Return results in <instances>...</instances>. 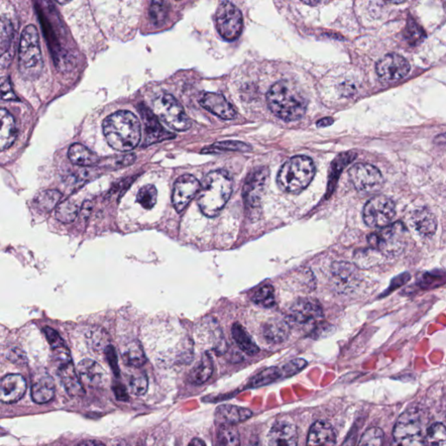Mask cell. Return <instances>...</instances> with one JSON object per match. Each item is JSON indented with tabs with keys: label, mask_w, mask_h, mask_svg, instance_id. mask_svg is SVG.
<instances>
[{
	"label": "cell",
	"mask_w": 446,
	"mask_h": 446,
	"mask_svg": "<svg viewBox=\"0 0 446 446\" xmlns=\"http://www.w3.org/2000/svg\"><path fill=\"white\" fill-rule=\"evenodd\" d=\"M103 133L108 145L114 150L129 152L139 145L142 126L138 118L129 111L116 112L105 119Z\"/></svg>",
	"instance_id": "6da1fadb"
},
{
	"label": "cell",
	"mask_w": 446,
	"mask_h": 446,
	"mask_svg": "<svg viewBox=\"0 0 446 446\" xmlns=\"http://www.w3.org/2000/svg\"><path fill=\"white\" fill-rule=\"evenodd\" d=\"M270 111L285 122H295L304 117L308 102L296 85L280 81L270 88L267 94Z\"/></svg>",
	"instance_id": "7a4b0ae2"
},
{
	"label": "cell",
	"mask_w": 446,
	"mask_h": 446,
	"mask_svg": "<svg viewBox=\"0 0 446 446\" xmlns=\"http://www.w3.org/2000/svg\"><path fill=\"white\" fill-rule=\"evenodd\" d=\"M233 183L227 172H210L204 178L199 192L198 205L200 211L208 218H215L231 198Z\"/></svg>",
	"instance_id": "3957f363"
},
{
	"label": "cell",
	"mask_w": 446,
	"mask_h": 446,
	"mask_svg": "<svg viewBox=\"0 0 446 446\" xmlns=\"http://www.w3.org/2000/svg\"><path fill=\"white\" fill-rule=\"evenodd\" d=\"M315 174V164L310 157L294 156L280 168L277 174V184L285 192L299 193L311 184Z\"/></svg>",
	"instance_id": "277c9868"
},
{
	"label": "cell",
	"mask_w": 446,
	"mask_h": 446,
	"mask_svg": "<svg viewBox=\"0 0 446 446\" xmlns=\"http://www.w3.org/2000/svg\"><path fill=\"white\" fill-rule=\"evenodd\" d=\"M43 66L39 33L34 25H27L21 34L18 49V68L24 78L35 79L40 77Z\"/></svg>",
	"instance_id": "5b68a950"
},
{
	"label": "cell",
	"mask_w": 446,
	"mask_h": 446,
	"mask_svg": "<svg viewBox=\"0 0 446 446\" xmlns=\"http://www.w3.org/2000/svg\"><path fill=\"white\" fill-rule=\"evenodd\" d=\"M406 228L401 222L383 228L368 237L369 245L387 257L397 256L403 252L406 244Z\"/></svg>",
	"instance_id": "8992f818"
},
{
	"label": "cell",
	"mask_w": 446,
	"mask_h": 446,
	"mask_svg": "<svg viewBox=\"0 0 446 446\" xmlns=\"http://www.w3.org/2000/svg\"><path fill=\"white\" fill-rule=\"evenodd\" d=\"M154 113L158 119L175 131H186L189 129L192 122L185 113L179 101L171 94L159 95L154 101Z\"/></svg>",
	"instance_id": "52a82bcc"
},
{
	"label": "cell",
	"mask_w": 446,
	"mask_h": 446,
	"mask_svg": "<svg viewBox=\"0 0 446 446\" xmlns=\"http://www.w3.org/2000/svg\"><path fill=\"white\" fill-rule=\"evenodd\" d=\"M425 439L419 412H404L394 427L393 446H425Z\"/></svg>",
	"instance_id": "ba28073f"
},
{
	"label": "cell",
	"mask_w": 446,
	"mask_h": 446,
	"mask_svg": "<svg viewBox=\"0 0 446 446\" xmlns=\"http://www.w3.org/2000/svg\"><path fill=\"white\" fill-rule=\"evenodd\" d=\"M396 215V205L385 196H377L365 204L363 216L365 222L371 228H383L391 225Z\"/></svg>",
	"instance_id": "9c48e42d"
},
{
	"label": "cell",
	"mask_w": 446,
	"mask_h": 446,
	"mask_svg": "<svg viewBox=\"0 0 446 446\" xmlns=\"http://www.w3.org/2000/svg\"><path fill=\"white\" fill-rule=\"evenodd\" d=\"M216 27L223 39L237 40L243 31V14L231 2H222L216 11Z\"/></svg>",
	"instance_id": "30bf717a"
},
{
	"label": "cell",
	"mask_w": 446,
	"mask_h": 446,
	"mask_svg": "<svg viewBox=\"0 0 446 446\" xmlns=\"http://www.w3.org/2000/svg\"><path fill=\"white\" fill-rule=\"evenodd\" d=\"M349 177L355 189L361 193H373L381 189L383 175L378 168L368 163H358L350 168Z\"/></svg>",
	"instance_id": "8fae6325"
},
{
	"label": "cell",
	"mask_w": 446,
	"mask_h": 446,
	"mask_svg": "<svg viewBox=\"0 0 446 446\" xmlns=\"http://www.w3.org/2000/svg\"><path fill=\"white\" fill-rule=\"evenodd\" d=\"M270 170L267 168H258L248 175L244 186L243 196L248 209H256L261 205L265 193Z\"/></svg>",
	"instance_id": "7c38bea8"
},
{
	"label": "cell",
	"mask_w": 446,
	"mask_h": 446,
	"mask_svg": "<svg viewBox=\"0 0 446 446\" xmlns=\"http://www.w3.org/2000/svg\"><path fill=\"white\" fill-rule=\"evenodd\" d=\"M376 70L379 78L386 82H394L406 77L410 66L404 57L391 53L379 60Z\"/></svg>",
	"instance_id": "4fadbf2b"
},
{
	"label": "cell",
	"mask_w": 446,
	"mask_h": 446,
	"mask_svg": "<svg viewBox=\"0 0 446 446\" xmlns=\"http://www.w3.org/2000/svg\"><path fill=\"white\" fill-rule=\"evenodd\" d=\"M200 184L196 177L191 174L181 175L175 181L172 202L175 210L181 213L189 205L194 196L200 192Z\"/></svg>",
	"instance_id": "5bb4252c"
},
{
	"label": "cell",
	"mask_w": 446,
	"mask_h": 446,
	"mask_svg": "<svg viewBox=\"0 0 446 446\" xmlns=\"http://www.w3.org/2000/svg\"><path fill=\"white\" fill-rule=\"evenodd\" d=\"M324 317L319 302L312 298H300L289 309V317L298 324L317 323Z\"/></svg>",
	"instance_id": "9a60e30c"
},
{
	"label": "cell",
	"mask_w": 446,
	"mask_h": 446,
	"mask_svg": "<svg viewBox=\"0 0 446 446\" xmlns=\"http://www.w3.org/2000/svg\"><path fill=\"white\" fill-rule=\"evenodd\" d=\"M140 113H141L145 127V138L143 146H148L155 144V143L166 141V140L174 138L175 135L168 131L161 125L158 117L148 107L145 106L140 107Z\"/></svg>",
	"instance_id": "2e32d148"
},
{
	"label": "cell",
	"mask_w": 446,
	"mask_h": 446,
	"mask_svg": "<svg viewBox=\"0 0 446 446\" xmlns=\"http://www.w3.org/2000/svg\"><path fill=\"white\" fill-rule=\"evenodd\" d=\"M298 432L294 423L282 420L275 423L267 436V446H298Z\"/></svg>",
	"instance_id": "e0dca14e"
},
{
	"label": "cell",
	"mask_w": 446,
	"mask_h": 446,
	"mask_svg": "<svg viewBox=\"0 0 446 446\" xmlns=\"http://www.w3.org/2000/svg\"><path fill=\"white\" fill-rule=\"evenodd\" d=\"M199 102L200 106L222 120H233L237 116V111L222 94L204 92Z\"/></svg>",
	"instance_id": "ac0fdd59"
},
{
	"label": "cell",
	"mask_w": 446,
	"mask_h": 446,
	"mask_svg": "<svg viewBox=\"0 0 446 446\" xmlns=\"http://www.w3.org/2000/svg\"><path fill=\"white\" fill-rule=\"evenodd\" d=\"M27 381L20 374H9L2 378L0 384V398L3 403L11 404L18 402L27 391Z\"/></svg>",
	"instance_id": "d6986e66"
},
{
	"label": "cell",
	"mask_w": 446,
	"mask_h": 446,
	"mask_svg": "<svg viewBox=\"0 0 446 446\" xmlns=\"http://www.w3.org/2000/svg\"><path fill=\"white\" fill-rule=\"evenodd\" d=\"M252 415V412L247 408L232 406V404L219 406L215 412V422L220 427L237 425L246 421Z\"/></svg>",
	"instance_id": "ffe728a7"
},
{
	"label": "cell",
	"mask_w": 446,
	"mask_h": 446,
	"mask_svg": "<svg viewBox=\"0 0 446 446\" xmlns=\"http://www.w3.org/2000/svg\"><path fill=\"white\" fill-rule=\"evenodd\" d=\"M58 366V375L64 388L71 397H82L85 394L81 378L78 377L77 371L72 361L64 363Z\"/></svg>",
	"instance_id": "44dd1931"
},
{
	"label": "cell",
	"mask_w": 446,
	"mask_h": 446,
	"mask_svg": "<svg viewBox=\"0 0 446 446\" xmlns=\"http://www.w3.org/2000/svg\"><path fill=\"white\" fill-rule=\"evenodd\" d=\"M337 436L329 423L317 421L309 432L306 446H336Z\"/></svg>",
	"instance_id": "7402d4cb"
},
{
	"label": "cell",
	"mask_w": 446,
	"mask_h": 446,
	"mask_svg": "<svg viewBox=\"0 0 446 446\" xmlns=\"http://www.w3.org/2000/svg\"><path fill=\"white\" fill-rule=\"evenodd\" d=\"M77 372L81 382L90 386H99L106 378V371L102 366L92 359H84L79 362Z\"/></svg>",
	"instance_id": "603a6c76"
},
{
	"label": "cell",
	"mask_w": 446,
	"mask_h": 446,
	"mask_svg": "<svg viewBox=\"0 0 446 446\" xmlns=\"http://www.w3.org/2000/svg\"><path fill=\"white\" fill-rule=\"evenodd\" d=\"M332 274L337 285L341 288L348 289L354 288L359 282L358 270L352 264L347 263H336L333 264Z\"/></svg>",
	"instance_id": "cb8c5ba5"
},
{
	"label": "cell",
	"mask_w": 446,
	"mask_h": 446,
	"mask_svg": "<svg viewBox=\"0 0 446 446\" xmlns=\"http://www.w3.org/2000/svg\"><path fill=\"white\" fill-rule=\"evenodd\" d=\"M55 395V384L50 375H43L34 382L31 389V396L35 403H49Z\"/></svg>",
	"instance_id": "d4e9b609"
},
{
	"label": "cell",
	"mask_w": 446,
	"mask_h": 446,
	"mask_svg": "<svg viewBox=\"0 0 446 446\" xmlns=\"http://www.w3.org/2000/svg\"><path fill=\"white\" fill-rule=\"evenodd\" d=\"M410 222L413 228L423 237H432L435 234L438 222L435 215L427 209H419L412 213Z\"/></svg>",
	"instance_id": "484cf974"
},
{
	"label": "cell",
	"mask_w": 446,
	"mask_h": 446,
	"mask_svg": "<svg viewBox=\"0 0 446 446\" xmlns=\"http://www.w3.org/2000/svg\"><path fill=\"white\" fill-rule=\"evenodd\" d=\"M264 339L270 343H281L288 339L289 326L285 320L272 318L263 327Z\"/></svg>",
	"instance_id": "4316f807"
},
{
	"label": "cell",
	"mask_w": 446,
	"mask_h": 446,
	"mask_svg": "<svg viewBox=\"0 0 446 446\" xmlns=\"http://www.w3.org/2000/svg\"><path fill=\"white\" fill-rule=\"evenodd\" d=\"M1 129H0V149L5 150L14 144L17 137V129L14 117L5 109L0 111Z\"/></svg>",
	"instance_id": "83f0119b"
},
{
	"label": "cell",
	"mask_w": 446,
	"mask_h": 446,
	"mask_svg": "<svg viewBox=\"0 0 446 446\" xmlns=\"http://www.w3.org/2000/svg\"><path fill=\"white\" fill-rule=\"evenodd\" d=\"M68 157L73 164L81 166V167H91L96 165L100 161V158L95 153L79 143H75L70 146Z\"/></svg>",
	"instance_id": "f1b7e54d"
},
{
	"label": "cell",
	"mask_w": 446,
	"mask_h": 446,
	"mask_svg": "<svg viewBox=\"0 0 446 446\" xmlns=\"http://www.w3.org/2000/svg\"><path fill=\"white\" fill-rule=\"evenodd\" d=\"M232 336H233L237 345L246 354L254 356L259 352V347L257 345L252 337L240 324L237 323L232 326Z\"/></svg>",
	"instance_id": "f546056e"
},
{
	"label": "cell",
	"mask_w": 446,
	"mask_h": 446,
	"mask_svg": "<svg viewBox=\"0 0 446 446\" xmlns=\"http://www.w3.org/2000/svg\"><path fill=\"white\" fill-rule=\"evenodd\" d=\"M122 358L127 366L133 368L142 367L146 361L141 343L137 341L127 343L122 352Z\"/></svg>",
	"instance_id": "4dcf8cb0"
},
{
	"label": "cell",
	"mask_w": 446,
	"mask_h": 446,
	"mask_svg": "<svg viewBox=\"0 0 446 446\" xmlns=\"http://www.w3.org/2000/svg\"><path fill=\"white\" fill-rule=\"evenodd\" d=\"M213 373V362L209 354H204L198 365L190 373V381L194 384H202L208 381Z\"/></svg>",
	"instance_id": "1f68e13d"
},
{
	"label": "cell",
	"mask_w": 446,
	"mask_h": 446,
	"mask_svg": "<svg viewBox=\"0 0 446 446\" xmlns=\"http://www.w3.org/2000/svg\"><path fill=\"white\" fill-rule=\"evenodd\" d=\"M62 198V194L57 190H46L38 194L34 199L35 206L44 213H49L55 208L60 200Z\"/></svg>",
	"instance_id": "d6a6232c"
},
{
	"label": "cell",
	"mask_w": 446,
	"mask_h": 446,
	"mask_svg": "<svg viewBox=\"0 0 446 446\" xmlns=\"http://www.w3.org/2000/svg\"><path fill=\"white\" fill-rule=\"evenodd\" d=\"M446 283V272L443 270H433L423 273L417 278V285L423 289L438 288Z\"/></svg>",
	"instance_id": "836d02e7"
},
{
	"label": "cell",
	"mask_w": 446,
	"mask_h": 446,
	"mask_svg": "<svg viewBox=\"0 0 446 446\" xmlns=\"http://www.w3.org/2000/svg\"><path fill=\"white\" fill-rule=\"evenodd\" d=\"M282 377L281 369L276 367L267 368L251 379L250 383H248V388L264 386V385L274 383L277 379Z\"/></svg>",
	"instance_id": "e575fe53"
},
{
	"label": "cell",
	"mask_w": 446,
	"mask_h": 446,
	"mask_svg": "<svg viewBox=\"0 0 446 446\" xmlns=\"http://www.w3.org/2000/svg\"><path fill=\"white\" fill-rule=\"evenodd\" d=\"M79 212L78 204L71 200H66L57 207L55 218L60 222L70 223L77 218Z\"/></svg>",
	"instance_id": "d590c367"
},
{
	"label": "cell",
	"mask_w": 446,
	"mask_h": 446,
	"mask_svg": "<svg viewBox=\"0 0 446 446\" xmlns=\"http://www.w3.org/2000/svg\"><path fill=\"white\" fill-rule=\"evenodd\" d=\"M425 446H446V428L441 423H433L427 431Z\"/></svg>",
	"instance_id": "8d00e7d4"
},
{
	"label": "cell",
	"mask_w": 446,
	"mask_h": 446,
	"mask_svg": "<svg viewBox=\"0 0 446 446\" xmlns=\"http://www.w3.org/2000/svg\"><path fill=\"white\" fill-rule=\"evenodd\" d=\"M218 446H241L240 436L234 425L220 427Z\"/></svg>",
	"instance_id": "74e56055"
},
{
	"label": "cell",
	"mask_w": 446,
	"mask_h": 446,
	"mask_svg": "<svg viewBox=\"0 0 446 446\" xmlns=\"http://www.w3.org/2000/svg\"><path fill=\"white\" fill-rule=\"evenodd\" d=\"M250 146L245 144L244 142L237 141H225L216 142L215 144L210 146L209 148H204L202 153H207V154H213V153H220L222 151L248 152L250 151Z\"/></svg>",
	"instance_id": "f35d334b"
},
{
	"label": "cell",
	"mask_w": 446,
	"mask_h": 446,
	"mask_svg": "<svg viewBox=\"0 0 446 446\" xmlns=\"http://www.w3.org/2000/svg\"><path fill=\"white\" fill-rule=\"evenodd\" d=\"M157 189L154 185L148 184L143 186L137 194V202L141 204L142 208L151 209L154 208L157 202Z\"/></svg>",
	"instance_id": "ab89813d"
},
{
	"label": "cell",
	"mask_w": 446,
	"mask_h": 446,
	"mask_svg": "<svg viewBox=\"0 0 446 446\" xmlns=\"http://www.w3.org/2000/svg\"><path fill=\"white\" fill-rule=\"evenodd\" d=\"M254 304L264 308H272L276 304V296L274 288L270 285H265L254 292L252 298Z\"/></svg>",
	"instance_id": "60d3db41"
},
{
	"label": "cell",
	"mask_w": 446,
	"mask_h": 446,
	"mask_svg": "<svg viewBox=\"0 0 446 446\" xmlns=\"http://www.w3.org/2000/svg\"><path fill=\"white\" fill-rule=\"evenodd\" d=\"M168 4L163 1H154L149 9V18L155 27H161L167 18Z\"/></svg>",
	"instance_id": "b9f144b4"
},
{
	"label": "cell",
	"mask_w": 446,
	"mask_h": 446,
	"mask_svg": "<svg viewBox=\"0 0 446 446\" xmlns=\"http://www.w3.org/2000/svg\"><path fill=\"white\" fill-rule=\"evenodd\" d=\"M14 40V28L10 21L2 18L1 21V41H0V49H1V57L8 54V51Z\"/></svg>",
	"instance_id": "7bdbcfd3"
},
{
	"label": "cell",
	"mask_w": 446,
	"mask_h": 446,
	"mask_svg": "<svg viewBox=\"0 0 446 446\" xmlns=\"http://www.w3.org/2000/svg\"><path fill=\"white\" fill-rule=\"evenodd\" d=\"M383 431L378 427H372L362 436L358 446H383Z\"/></svg>",
	"instance_id": "ee69618b"
},
{
	"label": "cell",
	"mask_w": 446,
	"mask_h": 446,
	"mask_svg": "<svg viewBox=\"0 0 446 446\" xmlns=\"http://www.w3.org/2000/svg\"><path fill=\"white\" fill-rule=\"evenodd\" d=\"M129 386L136 396H142L148 391V381L144 372H136L130 378Z\"/></svg>",
	"instance_id": "f6af8a7d"
},
{
	"label": "cell",
	"mask_w": 446,
	"mask_h": 446,
	"mask_svg": "<svg viewBox=\"0 0 446 446\" xmlns=\"http://www.w3.org/2000/svg\"><path fill=\"white\" fill-rule=\"evenodd\" d=\"M307 366V362L304 359L298 358L292 360L281 369L283 377H292V376L300 372L302 369Z\"/></svg>",
	"instance_id": "bcb514c9"
},
{
	"label": "cell",
	"mask_w": 446,
	"mask_h": 446,
	"mask_svg": "<svg viewBox=\"0 0 446 446\" xmlns=\"http://www.w3.org/2000/svg\"><path fill=\"white\" fill-rule=\"evenodd\" d=\"M44 333L46 334L47 341L52 346L53 350L60 348L64 345L63 340L57 331L52 329V328L46 327L44 329Z\"/></svg>",
	"instance_id": "7dc6e473"
},
{
	"label": "cell",
	"mask_w": 446,
	"mask_h": 446,
	"mask_svg": "<svg viewBox=\"0 0 446 446\" xmlns=\"http://www.w3.org/2000/svg\"><path fill=\"white\" fill-rule=\"evenodd\" d=\"M1 97L4 101H18L14 91H12L10 79L8 77H3L1 79Z\"/></svg>",
	"instance_id": "c3c4849f"
},
{
	"label": "cell",
	"mask_w": 446,
	"mask_h": 446,
	"mask_svg": "<svg viewBox=\"0 0 446 446\" xmlns=\"http://www.w3.org/2000/svg\"><path fill=\"white\" fill-rule=\"evenodd\" d=\"M410 279V276L409 273L401 274V275L395 277L393 281H391L390 287L387 289V291L384 293V296L388 295L390 292H393L397 288H399V287L409 281Z\"/></svg>",
	"instance_id": "681fc988"
},
{
	"label": "cell",
	"mask_w": 446,
	"mask_h": 446,
	"mask_svg": "<svg viewBox=\"0 0 446 446\" xmlns=\"http://www.w3.org/2000/svg\"><path fill=\"white\" fill-rule=\"evenodd\" d=\"M107 361L109 363L111 368L113 369L114 373L118 376L120 373L119 366H118V358L116 350L113 346L108 345L106 349Z\"/></svg>",
	"instance_id": "f907efd6"
},
{
	"label": "cell",
	"mask_w": 446,
	"mask_h": 446,
	"mask_svg": "<svg viewBox=\"0 0 446 446\" xmlns=\"http://www.w3.org/2000/svg\"><path fill=\"white\" fill-rule=\"evenodd\" d=\"M116 391V394L118 397V399L127 400V397H129V396H127L125 388H123L122 386H118L116 389V391Z\"/></svg>",
	"instance_id": "816d5d0a"
},
{
	"label": "cell",
	"mask_w": 446,
	"mask_h": 446,
	"mask_svg": "<svg viewBox=\"0 0 446 446\" xmlns=\"http://www.w3.org/2000/svg\"><path fill=\"white\" fill-rule=\"evenodd\" d=\"M334 120L332 118H324V119H322L317 123V125L318 127H329L331 125V124H333Z\"/></svg>",
	"instance_id": "f5cc1de1"
},
{
	"label": "cell",
	"mask_w": 446,
	"mask_h": 446,
	"mask_svg": "<svg viewBox=\"0 0 446 446\" xmlns=\"http://www.w3.org/2000/svg\"><path fill=\"white\" fill-rule=\"evenodd\" d=\"M76 446H106L104 444H102L101 442L97 441H87L85 442L81 443V444Z\"/></svg>",
	"instance_id": "db71d44e"
},
{
	"label": "cell",
	"mask_w": 446,
	"mask_h": 446,
	"mask_svg": "<svg viewBox=\"0 0 446 446\" xmlns=\"http://www.w3.org/2000/svg\"><path fill=\"white\" fill-rule=\"evenodd\" d=\"M189 446H207L205 442L202 441L200 438H194L192 441L189 443Z\"/></svg>",
	"instance_id": "11a10c76"
},
{
	"label": "cell",
	"mask_w": 446,
	"mask_h": 446,
	"mask_svg": "<svg viewBox=\"0 0 446 446\" xmlns=\"http://www.w3.org/2000/svg\"><path fill=\"white\" fill-rule=\"evenodd\" d=\"M436 142L438 143H446V133L445 135H439L438 137H436Z\"/></svg>",
	"instance_id": "9f6ffc18"
},
{
	"label": "cell",
	"mask_w": 446,
	"mask_h": 446,
	"mask_svg": "<svg viewBox=\"0 0 446 446\" xmlns=\"http://www.w3.org/2000/svg\"><path fill=\"white\" fill-rule=\"evenodd\" d=\"M250 446H261V444L257 438H252L250 443Z\"/></svg>",
	"instance_id": "6f0895ef"
}]
</instances>
